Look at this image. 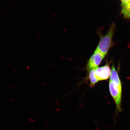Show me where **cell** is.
Here are the masks:
<instances>
[{
  "mask_svg": "<svg viewBox=\"0 0 130 130\" xmlns=\"http://www.w3.org/2000/svg\"><path fill=\"white\" fill-rule=\"evenodd\" d=\"M114 24H111L107 33L102 35V30L100 28L97 29L96 33L100 37V41L95 50L105 56L113 45L112 38L115 30Z\"/></svg>",
  "mask_w": 130,
  "mask_h": 130,
  "instance_id": "6da1fadb",
  "label": "cell"
},
{
  "mask_svg": "<svg viewBox=\"0 0 130 130\" xmlns=\"http://www.w3.org/2000/svg\"><path fill=\"white\" fill-rule=\"evenodd\" d=\"M109 89L110 95L116 105V114L118 115L122 111L121 108L122 86L109 81Z\"/></svg>",
  "mask_w": 130,
  "mask_h": 130,
  "instance_id": "7a4b0ae2",
  "label": "cell"
},
{
  "mask_svg": "<svg viewBox=\"0 0 130 130\" xmlns=\"http://www.w3.org/2000/svg\"><path fill=\"white\" fill-rule=\"evenodd\" d=\"M105 56L95 50L88 62L87 67L89 70L98 67Z\"/></svg>",
  "mask_w": 130,
  "mask_h": 130,
  "instance_id": "3957f363",
  "label": "cell"
},
{
  "mask_svg": "<svg viewBox=\"0 0 130 130\" xmlns=\"http://www.w3.org/2000/svg\"><path fill=\"white\" fill-rule=\"evenodd\" d=\"M111 73L109 66L106 64L101 67L97 68L95 70V75L99 81L106 80L110 77Z\"/></svg>",
  "mask_w": 130,
  "mask_h": 130,
  "instance_id": "277c9868",
  "label": "cell"
},
{
  "mask_svg": "<svg viewBox=\"0 0 130 130\" xmlns=\"http://www.w3.org/2000/svg\"><path fill=\"white\" fill-rule=\"evenodd\" d=\"M110 81L115 83L118 85L122 86L121 81L118 73L115 69L114 64L112 66L111 74H110Z\"/></svg>",
  "mask_w": 130,
  "mask_h": 130,
  "instance_id": "5b68a950",
  "label": "cell"
},
{
  "mask_svg": "<svg viewBox=\"0 0 130 130\" xmlns=\"http://www.w3.org/2000/svg\"><path fill=\"white\" fill-rule=\"evenodd\" d=\"M122 12L124 17L130 19V1L127 2H122Z\"/></svg>",
  "mask_w": 130,
  "mask_h": 130,
  "instance_id": "8992f818",
  "label": "cell"
},
{
  "mask_svg": "<svg viewBox=\"0 0 130 130\" xmlns=\"http://www.w3.org/2000/svg\"><path fill=\"white\" fill-rule=\"evenodd\" d=\"M96 68L91 69L89 71V78L90 81V86L91 87H94L95 84L99 81L95 75V71Z\"/></svg>",
  "mask_w": 130,
  "mask_h": 130,
  "instance_id": "52a82bcc",
  "label": "cell"
},
{
  "mask_svg": "<svg viewBox=\"0 0 130 130\" xmlns=\"http://www.w3.org/2000/svg\"><path fill=\"white\" fill-rule=\"evenodd\" d=\"M121 1H123V0H121Z\"/></svg>",
  "mask_w": 130,
  "mask_h": 130,
  "instance_id": "ba28073f",
  "label": "cell"
},
{
  "mask_svg": "<svg viewBox=\"0 0 130 130\" xmlns=\"http://www.w3.org/2000/svg\"></svg>",
  "mask_w": 130,
  "mask_h": 130,
  "instance_id": "9c48e42d",
  "label": "cell"
}]
</instances>
